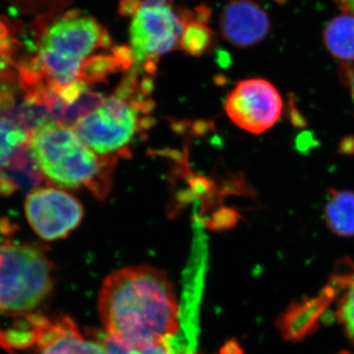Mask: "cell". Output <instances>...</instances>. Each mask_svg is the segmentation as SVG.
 Masks as SVG:
<instances>
[{
  "instance_id": "cell-1",
  "label": "cell",
  "mask_w": 354,
  "mask_h": 354,
  "mask_svg": "<svg viewBox=\"0 0 354 354\" xmlns=\"http://www.w3.org/2000/svg\"><path fill=\"white\" fill-rule=\"evenodd\" d=\"M106 334L122 346L145 348L165 344L179 329V306L165 272L123 268L104 279L97 300Z\"/></svg>"
},
{
  "instance_id": "cell-2",
  "label": "cell",
  "mask_w": 354,
  "mask_h": 354,
  "mask_svg": "<svg viewBox=\"0 0 354 354\" xmlns=\"http://www.w3.org/2000/svg\"><path fill=\"white\" fill-rule=\"evenodd\" d=\"M111 44L106 30L78 10L68 11L44 26L36 55L21 71L29 95H41L75 82L84 62Z\"/></svg>"
},
{
  "instance_id": "cell-3",
  "label": "cell",
  "mask_w": 354,
  "mask_h": 354,
  "mask_svg": "<svg viewBox=\"0 0 354 354\" xmlns=\"http://www.w3.org/2000/svg\"><path fill=\"white\" fill-rule=\"evenodd\" d=\"M32 152L44 176L67 188L85 187L95 196H108L113 156H99L62 123H44L32 130Z\"/></svg>"
},
{
  "instance_id": "cell-4",
  "label": "cell",
  "mask_w": 354,
  "mask_h": 354,
  "mask_svg": "<svg viewBox=\"0 0 354 354\" xmlns=\"http://www.w3.org/2000/svg\"><path fill=\"white\" fill-rule=\"evenodd\" d=\"M152 82L139 72L130 73L115 94L73 125L74 132L99 155L124 150L135 135L149 127L145 118L153 108Z\"/></svg>"
},
{
  "instance_id": "cell-5",
  "label": "cell",
  "mask_w": 354,
  "mask_h": 354,
  "mask_svg": "<svg viewBox=\"0 0 354 354\" xmlns=\"http://www.w3.org/2000/svg\"><path fill=\"white\" fill-rule=\"evenodd\" d=\"M53 286V265L41 249L0 242V313H31L48 297Z\"/></svg>"
},
{
  "instance_id": "cell-6",
  "label": "cell",
  "mask_w": 354,
  "mask_h": 354,
  "mask_svg": "<svg viewBox=\"0 0 354 354\" xmlns=\"http://www.w3.org/2000/svg\"><path fill=\"white\" fill-rule=\"evenodd\" d=\"M0 346L10 354H106L100 339L88 341L69 317L17 315L0 326Z\"/></svg>"
},
{
  "instance_id": "cell-7",
  "label": "cell",
  "mask_w": 354,
  "mask_h": 354,
  "mask_svg": "<svg viewBox=\"0 0 354 354\" xmlns=\"http://www.w3.org/2000/svg\"><path fill=\"white\" fill-rule=\"evenodd\" d=\"M190 15L177 13L171 0H141L129 32L135 62L156 65L158 57L176 48Z\"/></svg>"
},
{
  "instance_id": "cell-8",
  "label": "cell",
  "mask_w": 354,
  "mask_h": 354,
  "mask_svg": "<svg viewBox=\"0 0 354 354\" xmlns=\"http://www.w3.org/2000/svg\"><path fill=\"white\" fill-rule=\"evenodd\" d=\"M283 102L277 88L264 79L237 83L225 100V109L236 127L252 134L271 129L281 118Z\"/></svg>"
},
{
  "instance_id": "cell-9",
  "label": "cell",
  "mask_w": 354,
  "mask_h": 354,
  "mask_svg": "<svg viewBox=\"0 0 354 354\" xmlns=\"http://www.w3.org/2000/svg\"><path fill=\"white\" fill-rule=\"evenodd\" d=\"M25 211L35 232L48 241L68 236L83 218L80 202L57 188L32 190L26 199Z\"/></svg>"
},
{
  "instance_id": "cell-10",
  "label": "cell",
  "mask_w": 354,
  "mask_h": 354,
  "mask_svg": "<svg viewBox=\"0 0 354 354\" xmlns=\"http://www.w3.org/2000/svg\"><path fill=\"white\" fill-rule=\"evenodd\" d=\"M268 14L252 0H232L220 17L221 36L237 48H250L265 39L270 32Z\"/></svg>"
},
{
  "instance_id": "cell-11",
  "label": "cell",
  "mask_w": 354,
  "mask_h": 354,
  "mask_svg": "<svg viewBox=\"0 0 354 354\" xmlns=\"http://www.w3.org/2000/svg\"><path fill=\"white\" fill-rule=\"evenodd\" d=\"M44 181V172L32 152L31 145L21 146L8 164L0 171V194L37 189Z\"/></svg>"
},
{
  "instance_id": "cell-12",
  "label": "cell",
  "mask_w": 354,
  "mask_h": 354,
  "mask_svg": "<svg viewBox=\"0 0 354 354\" xmlns=\"http://www.w3.org/2000/svg\"><path fill=\"white\" fill-rule=\"evenodd\" d=\"M134 62L131 48L118 46L109 53H101L88 57L81 66L78 80L87 85L102 82L120 70H127Z\"/></svg>"
},
{
  "instance_id": "cell-13",
  "label": "cell",
  "mask_w": 354,
  "mask_h": 354,
  "mask_svg": "<svg viewBox=\"0 0 354 354\" xmlns=\"http://www.w3.org/2000/svg\"><path fill=\"white\" fill-rule=\"evenodd\" d=\"M324 43L342 64H354V16L344 13L330 21L324 32Z\"/></svg>"
},
{
  "instance_id": "cell-14",
  "label": "cell",
  "mask_w": 354,
  "mask_h": 354,
  "mask_svg": "<svg viewBox=\"0 0 354 354\" xmlns=\"http://www.w3.org/2000/svg\"><path fill=\"white\" fill-rule=\"evenodd\" d=\"M325 218L334 234L344 237L354 236V192L330 190Z\"/></svg>"
},
{
  "instance_id": "cell-15",
  "label": "cell",
  "mask_w": 354,
  "mask_h": 354,
  "mask_svg": "<svg viewBox=\"0 0 354 354\" xmlns=\"http://www.w3.org/2000/svg\"><path fill=\"white\" fill-rule=\"evenodd\" d=\"M330 290L339 293L335 318L348 339L354 342V262L348 261L346 269L333 279Z\"/></svg>"
},
{
  "instance_id": "cell-16",
  "label": "cell",
  "mask_w": 354,
  "mask_h": 354,
  "mask_svg": "<svg viewBox=\"0 0 354 354\" xmlns=\"http://www.w3.org/2000/svg\"><path fill=\"white\" fill-rule=\"evenodd\" d=\"M213 43V31L205 23L196 19V15H190L181 35L179 46L193 57L202 55Z\"/></svg>"
},
{
  "instance_id": "cell-17",
  "label": "cell",
  "mask_w": 354,
  "mask_h": 354,
  "mask_svg": "<svg viewBox=\"0 0 354 354\" xmlns=\"http://www.w3.org/2000/svg\"><path fill=\"white\" fill-rule=\"evenodd\" d=\"M28 138L27 131L17 121L0 116V171L16 151L28 143Z\"/></svg>"
},
{
  "instance_id": "cell-18",
  "label": "cell",
  "mask_w": 354,
  "mask_h": 354,
  "mask_svg": "<svg viewBox=\"0 0 354 354\" xmlns=\"http://www.w3.org/2000/svg\"><path fill=\"white\" fill-rule=\"evenodd\" d=\"M99 339L104 346L106 354H169L165 342L145 348H130L118 344L106 334Z\"/></svg>"
},
{
  "instance_id": "cell-19",
  "label": "cell",
  "mask_w": 354,
  "mask_h": 354,
  "mask_svg": "<svg viewBox=\"0 0 354 354\" xmlns=\"http://www.w3.org/2000/svg\"><path fill=\"white\" fill-rule=\"evenodd\" d=\"M339 77L344 85L348 88L354 104V64H342L339 67Z\"/></svg>"
},
{
  "instance_id": "cell-20",
  "label": "cell",
  "mask_w": 354,
  "mask_h": 354,
  "mask_svg": "<svg viewBox=\"0 0 354 354\" xmlns=\"http://www.w3.org/2000/svg\"><path fill=\"white\" fill-rule=\"evenodd\" d=\"M141 0H121L120 11L122 15L134 16L136 11L138 10Z\"/></svg>"
},
{
  "instance_id": "cell-21",
  "label": "cell",
  "mask_w": 354,
  "mask_h": 354,
  "mask_svg": "<svg viewBox=\"0 0 354 354\" xmlns=\"http://www.w3.org/2000/svg\"><path fill=\"white\" fill-rule=\"evenodd\" d=\"M344 13L354 16V0H335Z\"/></svg>"
},
{
  "instance_id": "cell-22",
  "label": "cell",
  "mask_w": 354,
  "mask_h": 354,
  "mask_svg": "<svg viewBox=\"0 0 354 354\" xmlns=\"http://www.w3.org/2000/svg\"><path fill=\"white\" fill-rule=\"evenodd\" d=\"M339 354H354V353H348V351H344V353H342Z\"/></svg>"
}]
</instances>
